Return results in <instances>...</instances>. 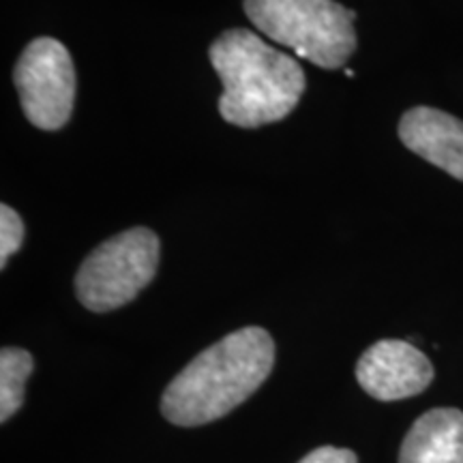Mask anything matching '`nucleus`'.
I'll list each match as a JSON object with an SVG mask.
<instances>
[{
  "label": "nucleus",
  "instance_id": "39448f33",
  "mask_svg": "<svg viewBox=\"0 0 463 463\" xmlns=\"http://www.w3.org/2000/svg\"><path fill=\"white\" fill-rule=\"evenodd\" d=\"M14 84L22 109L34 127L56 131L67 125L75 103V67L61 42L39 37L17 58Z\"/></svg>",
  "mask_w": 463,
  "mask_h": 463
},
{
  "label": "nucleus",
  "instance_id": "9b49d317",
  "mask_svg": "<svg viewBox=\"0 0 463 463\" xmlns=\"http://www.w3.org/2000/svg\"><path fill=\"white\" fill-rule=\"evenodd\" d=\"M298 463H358L356 455L347 449L322 447L316 449L314 453L303 457Z\"/></svg>",
  "mask_w": 463,
  "mask_h": 463
},
{
  "label": "nucleus",
  "instance_id": "1a4fd4ad",
  "mask_svg": "<svg viewBox=\"0 0 463 463\" xmlns=\"http://www.w3.org/2000/svg\"><path fill=\"white\" fill-rule=\"evenodd\" d=\"M31 352L22 347H3L0 352V420L7 422L24 403L28 375L33 373Z\"/></svg>",
  "mask_w": 463,
  "mask_h": 463
},
{
  "label": "nucleus",
  "instance_id": "0eeeda50",
  "mask_svg": "<svg viewBox=\"0 0 463 463\" xmlns=\"http://www.w3.org/2000/svg\"><path fill=\"white\" fill-rule=\"evenodd\" d=\"M399 140L414 155L463 181V120L436 108H412L399 120Z\"/></svg>",
  "mask_w": 463,
  "mask_h": 463
},
{
  "label": "nucleus",
  "instance_id": "f257e3e1",
  "mask_svg": "<svg viewBox=\"0 0 463 463\" xmlns=\"http://www.w3.org/2000/svg\"><path fill=\"white\" fill-rule=\"evenodd\" d=\"M275 364V341L247 326L206 347L174 378L161 397L172 425L200 427L230 414L264 384Z\"/></svg>",
  "mask_w": 463,
  "mask_h": 463
},
{
  "label": "nucleus",
  "instance_id": "7ed1b4c3",
  "mask_svg": "<svg viewBox=\"0 0 463 463\" xmlns=\"http://www.w3.org/2000/svg\"><path fill=\"white\" fill-rule=\"evenodd\" d=\"M260 33L322 69H339L356 52V14L335 0H245Z\"/></svg>",
  "mask_w": 463,
  "mask_h": 463
},
{
  "label": "nucleus",
  "instance_id": "6e6552de",
  "mask_svg": "<svg viewBox=\"0 0 463 463\" xmlns=\"http://www.w3.org/2000/svg\"><path fill=\"white\" fill-rule=\"evenodd\" d=\"M399 463H463V412L433 408L403 438Z\"/></svg>",
  "mask_w": 463,
  "mask_h": 463
},
{
  "label": "nucleus",
  "instance_id": "9d476101",
  "mask_svg": "<svg viewBox=\"0 0 463 463\" xmlns=\"http://www.w3.org/2000/svg\"><path fill=\"white\" fill-rule=\"evenodd\" d=\"M24 242V222L9 204L0 206V269Z\"/></svg>",
  "mask_w": 463,
  "mask_h": 463
},
{
  "label": "nucleus",
  "instance_id": "423d86ee",
  "mask_svg": "<svg viewBox=\"0 0 463 463\" xmlns=\"http://www.w3.org/2000/svg\"><path fill=\"white\" fill-rule=\"evenodd\" d=\"M356 380L380 402L419 395L431 384L433 364L419 347L402 339H382L358 358Z\"/></svg>",
  "mask_w": 463,
  "mask_h": 463
},
{
  "label": "nucleus",
  "instance_id": "f03ea898",
  "mask_svg": "<svg viewBox=\"0 0 463 463\" xmlns=\"http://www.w3.org/2000/svg\"><path fill=\"white\" fill-rule=\"evenodd\" d=\"M208 54L223 84L219 114L225 123L258 129L283 120L298 106L305 92L303 67L249 28L222 33Z\"/></svg>",
  "mask_w": 463,
  "mask_h": 463
},
{
  "label": "nucleus",
  "instance_id": "20e7f679",
  "mask_svg": "<svg viewBox=\"0 0 463 463\" xmlns=\"http://www.w3.org/2000/svg\"><path fill=\"white\" fill-rule=\"evenodd\" d=\"M161 242L148 228H131L92 249L75 275L80 303L106 314L131 303L159 269Z\"/></svg>",
  "mask_w": 463,
  "mask_h": 463
}]
</instances>
